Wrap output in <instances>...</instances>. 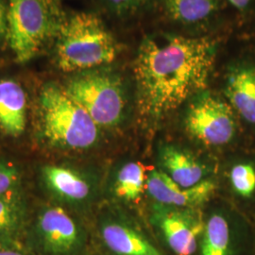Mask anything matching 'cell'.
Listing matches in <instances>:
<instances>
[{
    "label": "cell",
    "instance_id": "obj_18",
    "mask_svg": "<svg viewBox=\"0 0 255 255\" xmlns=\"http://www.w3.org/2000/svg\"><path fill=\"white\" fill-rule=\"evenodd\" d=\"M216 7L215 0H166V8L171 17L186 24L208 18Z\"/></svg>",
    "mask_w": 255,
    "mask_h": 255
},
{
    "label": "cell",
    "instance_id": "obj_5",
    "mask_svg": "<svg viewBox=\"0 0 255 255\" xmlns=\"http://www.w3.org/2000/svg\"><path fill=\"white\" fill-rule=\"evenodd\" d=\"M85 239L77 219L65 207L52 201L35 211L23 237L34 255H79Z\"/></svg>",
    "mask_w": 255,
    "mask_h": 255
},
{
    "label": "cell",
    "instance_id": "obj_16",
    "mask_svg": "<svg viewBox=\"0 0 255 255\" xmlns=\"http://www.w3.org/2000/svg\"><path fill=\"white\" fill-rule=\"evenodd\" d=\"M160 158L165 173L183 188H190L202 182L204 168L189 153L166 146L161 150Z\"/></svg>",
    "mask_w": 255,
    "mask_h": 255
},
{
    "label": "cell",
    "instance_id": "obj_6",
    "mask_svg": "<svg viewBox=\"0 0 255 255\" xmlns=\"http://www.w3.org/2000/svg\"><path fill=\"white\" fill-rule=\"evenodd\" d=\"M99 127H115L123 118L126 101L122 83L113 74L83 71L63 86Z\"/></svg>",
    "mask_w": 255,
    "mask_h": 255
},
{
    "label": "cell",
    "instance_id": "obj_8",
    "mask_svg": "<svg viewBox=\"0 0 255 255\" xmlns=\"http://www.w3.org/2000/svg\"><path fill=\"white\" fill-rule=\"evenodd\" d=\"M38 178L41 187L52 202L64 207L82 204L94 194V184L89 178L68 164H42Z\"/></svg>",
    "mask_w": 255,
    "mask_h": 255
},
{
    "label": "cell",
    "instance_id": "obj_20",
    "mask_svg": "<svg viewBox=\"0 0 255 255\" xmlns=\"http://www.w3.org/2000/svg\"><path fill=\"white\" fill-rule=\"evenodd\" d=\"M0 255H34L23 239L0 240Z\"/></svg>",
    "mask_w": 255,
    "mask_h": 255
},
{
    "label": "cell",
    "instance_id": "obj_4",
    "mask_svg": "<svg viewBox=\"0 0 255 255\" xmlns=\"http://www.w3.org/2000/svg\"><path fill=\"white\" fill-rule=\"evenodd\" d=\"M7 39L16 62L31 61L64 24L61 0H8Z\"/></svg>",
    "mask_w": 255,
    "mask_h": 255
},
{
    "label": "cell",
    "instance_id": "obj_3",
    "mask_svg": "<svg viewBox=\"0 0 255 255\" xmlns=\"http://www.w3.org/2000/svg\"><path fill=\"white\" fill-rule=\"evenodd\" d=\"M56 40V63L67 73L111 64L119 53L116 40L101 18L89 12L65 19Z\"/></svg>",
    "mask_w": 255,
    "mask_h": 255
},
{
    "label": "cell",
    "instance_id": "obj_2",
    "mask_svg": "<svg viewBox=\"0 0 255 255\" xmlns=\"http://www.w3.org/2000/svg\"><path fill=\"white\" fill-rule=\"evenodd\" d=\"M38 132L46 146L59 150L87 149L100 139V127L54 82L46 83L40 92Z\"/></svg>",
    "mask_w": 255,
    "mask_h": 255
},
{
    "label": "cell",
    "instance_id": "obj_15",
    "mask_svg": "<svg viewBox=\"0 0 255 255\" xmlns=\"http://www.w3.org/2000/svg\"><path fill=\"white\" fill-rule=\"evenodd\" d=\"M28 219L27 197L22 187L0 196V240L23 239Z\"/></svg>",
    "mask_w": 255,
    "mask_h": 255
},
{
    "label": "cell",
    "instance_id": "obj_9",
    "mask_svg": "<svg viewBox=\"0 0 255 255\" xmlns=\"http://www.w3.org/2000/svg\"><path fill=\"white\" fill-rule=\"evenodd\" d=\"M169 248L177 255H193L204 230L198 215L187 210L159 209L154 217Z\"/></svg>",
    "mask_w": 255,
    "mask_h": 255
},
{
    "label": "cell",
    "instance_id": "obj_23",
    "mask_svg": "<svg viewBox=\"0 0 255 255\" xmlns=\"http://www.w3.org/2000/svg\"><path fill=\"white\" fill-rule=\"evenodd\" d=\"M228 1L235 8L245 9L250 5L252 0H228Z\"/></svg>",
    "mask_w": 255,
    "mask_h": 255
},
{
    "label": "cell",
    "instance_id": "obj_19",
    "mask_svg": "<svg viewBox=\"0 0 255 255\" xmlns=\"http://www.w3.org/2000/svg\"><path fill=\"white\" fill-rule=\"evenodd\" d=\"M22 173L17 165L0 156V196L21 187Z\"/></svg>",
    "mask_w": 255,
    "mask_h": 255
},
{
    "label": "cell",
    "instance_id": "obj_13",
    "mask_svg": "<svg viewBox=\"0 0 255 255\" xmlns=\"http://www.w3.org/2000/svg\"><path fill=\"white\" fill-rule=\"evenodd\" d=\"M27 124V94L23 86L10 79H0V134L19 138Z\"/></svg>",
    "mask_w": 255,
    "mask_h": 255
},
{
    "label": "cell",
    "instance_id": "obj_10",
    "mask_svg": "<svg viewBox=\"0 0 255 255\" xmlns=\"http://www.w3.org/2000/svg\"><path fill=\"white\" fill-rule=\"evenodd\" d=\"M146 190L161 204L175 207H194L209 201L217 190L212 181H202L199 184L183 188L162 170H155L146 179Z\"/></svg>",
    "mask_w": 255,
    "mask_h": 255
},
{
    "label": "cell",
    "instance_id": "obj_7",
    "mask_svg": "<svg viewBox=\"0 0 255 255\" xmlns=\"http://www.w3.org/2000/svg\"><path fill=\"white\" fill-rule=\"evenodd\" d=\"M242 122L228 101L202 94L192 102L185 127L192 136L206 145L230 146L240 137Z\"/></svg>",
    "mask_w": 255,
    "mask_h": 255
},
{
    "label": "cell",
    "instance_id": "obj_11",
    "mask_svg": "<svg viewBox=\"0 0 255 255\" xmlns=\"http://www.w3.org/2000/svg\"><path fill=\"white\" fill-rule=\"evenodd\" d=\"M224 94L240 121L255 130V65L238 64L229 70Z\"/></svg>",
    "mask_w": 255,
    "mask_h": 255
},
{
    "label": "cell",
    "instance_id": "obj_14",
    "mask_svg": "<svg viewBox=\"0 0 255 255\" xmlns=\"http://www.w3.org/2000/svg\"><path fill=\"white\" fill-rule=\"evenodd\" d=\"M239 236L229 217L215 214L202 232L201 255H241Z\"/></svg>",
    "mask_w": 255,
    "mask_h": 255
},
{
    "label": "cell",
    "instance_id": "obj_22",
    "mask_svg": "<svg viewBox=\"0 0 255 255\" xmlns=\"http://www.w3.org/2000/svg\"><path fill=\"white\" fill-rule=\"evenodd\" d=\"M8 32V6L0 0V42L7 37Z\"/></svg>",
    "mask_w": 255,
    "mask_h": 255
},
{
    "label": "cell",
    "instance_id": "obj_1",
    "mask_svg": "<svg viewBox=\"0 0 255 255\" xmlns=\"http://www.w3.org/2000/svg\"><path fill=\"white\" fill-rule=\"evenodd\" d=\"M216 55V42L208 38L171 34L146 37L134 64L141 116L162 119L202 91Z\"/></svg>",
    "mask_w": 255,
    "mask_h": 255
},
{
    "label": "cell",
    "instance_id": "obj_17",
    "mask_svg": "<svg viewBox=\"0 0 255 255\" xmlns=\"http://www.w3.org/2000/svg\"><path fill=\"white\" fill-rule=\"evenodd\" d=\"M145 169L138 163L123 164L116 174L112 192L116 198L125 201H136L144 190Z\"/></svg>",
    "mask_w": 255,
    "mask_h": 255
},
{
    "label": "cell",
    "instance_id": "obj_12",
    "mask_svg": "<svg viewBox=\"0 0 255 255\" xmlns=\"http://www.w3.org/2000/svg\"><path fill=\"white\" fill-rule=\"evenodd\" d=\"M99 237L112 255H161L146 237L120 219L112 217L101 219Z\"/></svg>",
    "mask_w": 255,
    "mask_h": 255
},
{
    "label": "cell",
    "instance_id": "obj_21",
    "mask_svg": "<svg viewBox=\"0 0 255 255\" xmlns=\"http://www.w3.org/2000/svg\"><path fill=\"white\" fill-rule=\"evenodd\" d=\"M152 0H108L113 9L119 13L130 12L143 7Z\"/></svg>",
    "mask_w": 255,
    "mask_h": 255
}]
</instances>
